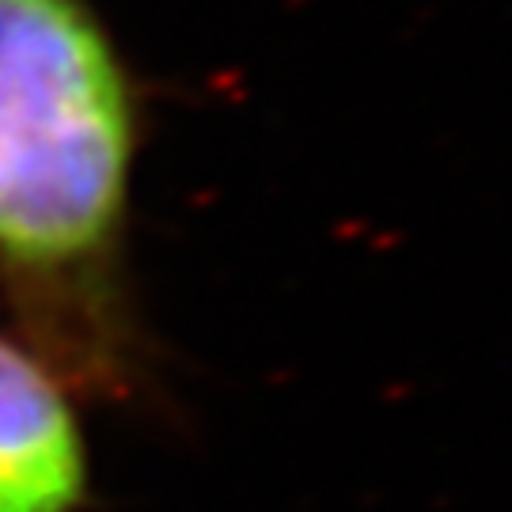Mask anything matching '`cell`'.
I'll return each instance as SVG.
<instances>
[{"label":"cell","mask_w":512,"mask_h":512,"mask_svg":"<svg viewBox=\"0 0 512 512\" xmlns=\"http://www.w3.org/2000/svg\"><path fill=\"white\" fill-rule=\"evenodd\" d=\"M69 391L16 330H0V512L84 509L88 452Z\"/></svg>","instance_id":"cell-2"},{"label":"cell","mask_w":512,"mask_h":512,"mask_svg":"<svg viewBox=\"0 0 512 512\" xmlns=\"http://www.w3.org/2000/svg\"><path fill=\"white\" fill-rule=\"evenodd\" d=\"M141 88L95 0H0V304L73 391L129 395Z\"/></svg>","instance_id":"cell-1"}]
</instances>
